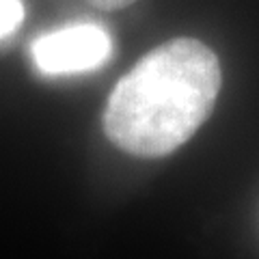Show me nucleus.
I'll return each mask as SVG.
<instances>
[{"label":"nucleus","mask_w":259,"mask_h":259,"mask_svg":"<svg viewBox=\"0 0 259 259\" xmlns=\"http://www.w3.org/2000/svg\"><path fill=\"white\" fill-rule=\"evenodd\" d=\"M221 82L212 48L190 37L171 39L145 54L115 84L104 108V132L132 156H168L203 125Z\"/></svg>","instance_id":"1"},{"label":"nucleus","mask_w":259,"mask_h":259,"mask_svg":"<svg viewBox=\"0 0 259 259\" xmlns=\"http://www.w3.org/2000/svg\"><path fill=\"white\" fill-rule=\"evenodd\" d=\"M112 39L97 24H74L41 35L30 48L32 63L44 76H69L97 69L108 61Z\"/></svg>","instance_id":"2"},{"label":"nucleus","mask_w":259,"mask_h":259,"mask_svg":"<svg viewBox=\"0 0 259 259\" xmlns=\"http://www.w3.org/2000/svg\"><path fill=\"white\" fill-rule=\"evenodd\" d=\"M24 22L22 0H0V56L9 52Z\"/></svg>","instance_id":"3"},{"label":"nucleus","mask_w":259,"mask_h":259,"mask_svg":"<svg viewBox=\"0 0 259 259\" xmlns=\"http://www.w3.org/2000/svg\"><path fill=\"white\" fill-rule=\"evenodd\" d=\"M89 3L95 5V7H100V9H108V11H112V9H123V7L132 5L134 0H89Z\"/></svg>","instance_id":"4"}]
</instances>
